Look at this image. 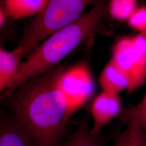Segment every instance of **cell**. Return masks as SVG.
Segmentation results:
<instances>
[{
  "label": "cell",
  "instance_id": "cell-16",
  "mask_svg": "<svg viewBox=\"0 0 146 146\" xmlns=\"http://www.w3.org/2000/svg\"><path fill=\"white\" fill-rule=\"evenodd\" d=\"M131 37L136 48L146 56V33H138Z\"/></svg>",
  "mask_w": 146,
  "mask_h": 146
},
{
  "label": "cell",
  "instance_id": "cell-17",
  "mask_svg": "<svg viewBox=\"0 0 146 146\" xmlns=\"http://www.w3.org/2000/svg\"><path fill=\"white\" fill-rule=\"evenodd\" d=\"M7 15L5 12V9L3 5V3L0 2V29L3 26L5 21V19L7 17Z\"/></svg>",
  "mask_w": 146,
  "mask_h": 146
},
{
  "label": "cell",
  "instance_id": "cell-10",
  "mask_svg": "<svg viewBox=\"0 0 146 146\" xmlns=\"http://www.w3.org/2000/svg\"><path fill=\"white\" fill-rule=\"evenodd\" d=\"M48 0H3L7 16L18 20L36 16L44 9Z\"/></svg>",
  "mask_w": 146,
  "mask_h": 146
},
{
  "label": "cell",
  "instance_id": "cell-18",
  "mask_svg": "<svg viewBox=\"0 0 146 146\" xmlns=\"http://www.w3.org/2000/svg\"><path fill=\"white\" fill-rule=\"evenodd\" d=\"M0 2H3V0H0Z\"/></svg>",
  "mask_w": 146,
  "mask_h": 146
},
{
  "label": "cell",
  "instance_id": "cell-2",
  "mask_svg": "<svg viewBox=\"0 0 146 146\" xmlns=\"http://www.w3.org/2000/svg\"><path fill=\"white\" fill-rule=\"evenodd\" d=\"M109 1L84 13L78 20L55 32L38 44L22 61L19 72L4 96H7L27 81L56 67L79 45L96 35L108 34L103 21Z\"/></svg>",
  "mask_w": 146,
  "mask_h": 146
},
{
  "label": "cell",
  "instance_id": "cell-13",
  "mask_svg": "<svg viewBox=\"0 0 146 146\" xmlns=\"http://www.w3.org/2000/svg\"><path fill=\"white\" fill-rule=\"evenodd\" d=\"M137 7V0H109L107 11L116 20L127 21Z\"/></svg>",
  "mask_w": 146,
  "mask_h": 146
},
{
  "label": "cell",
  "instance_id": "cell-12",
  "mask_svg": "<svg viewBox=\"0 0 146 146\" xmlns=\"http://www.w3.org/2000/svg\"><path fill=\"white\" fill-rule=\"evenodd\" d=\"M60 146H104L101 133L94 134L88 121H82L73 135Z\"/></svg>",
  "mask_w": 146,
  "mask_h": 146
},
{
  "label": "cell",
  "instance_id": "cell-8",
  "mask_svg": "<svg viewBox=\"0 0 146 146\" xmlns=\"http://www.w3.org/2000/svg\"><path fill=\"white\" fill-rule=\"evenodd\" d=\"M23 59L21 51L17 48L9 51L0 46V101L3 93L18 73Z\"/></svg>",
  "mask_w": 146,
  "mask_h": 146
},
{
  "label": "cell",
  "instance_id": "cell-3",
  "mask_svg": "<svg viewBox=\"0 0 146 146\" xmlns=\"http://www.w3.org/2000/svg\"><path fill=\"white\" fill-rule=\"evenodd\" d=\"M105 1L109 0H48L27 27L16 47L23 58L49 36L78 20L87 7Z\"/></svg>",
  "mask_w": 146,
  "mask_h": 146
},
{
  "label": "cell",
  "instance_id": "cell-15",
  "mask_svg": "<svg viewBox=\"0 0 146 146\" xmlns=\"http://www.w3.org/2000/svg\"><path fill=\"white\" fill-rule=\"evenodd\" d=\"M127 22L129 26L139 33H146V6L138 7Z\"/></svg>",
  "mask_w": 146,
  "mask_h": 146
},
{
  "label": "cell",
  "instance_id": "cell-14",
  "mask_svg": "<svg viewBox=\"0 0 146 146\" xmlns=\"http://www.w3.org/2000/svg\"><path fill=\"white\" fill-rule=\"evenodd\" d=\"M119 117L125 123L131 120H136L146 131V92L139 104L123 108Z\"/></svg>",
  "mask_w": 146,
  "mask_h": 146
},
{
  "label": "cell",
  "instance_id": "cell-5",
  "mask_svg": "<svg viewBox=\"0 0 146 146\" xmlns=\"http://www.w3.org/2000/svg\"><path fill=\"white\" fill-rule=\"evenodd\" d=\"M129 79L131 93L146 81V56L134 46L131 36L122 37L114 45L111 60Z\"/></svg>",
  "mask_w": 146,
  "mask_h": 146
},
{
  "label": "cell",
  "instance_id": "cell-7",
  "mask_svg": "<svg viewBox=\"0 0 146 146\" xmlns=\"http://www.w3.org/2000/svg\"><path fill=\"white\" fill-rule=\"evenodd\" d=\"M0 146L38 145L24 125L11 113L0 114Z\"/></svg>",
  "mask_w": 146,
  "mask_h": 146
},
{
  "label": "cell",
  "instance_id": "cell-4",
  "mask_svg": "<svg viewBox=\"0 0 146 146\" xmlns=\"http://www.w3.org/2000/svg\"><path fill=\"white\" fill-rule=\"evenodd\" d=\"M58 84L72 115L91 99L95 91L93 74L87 63L83 61L66 67Z\"/></svg>",
  "mask_w": 146,
  "mask_h": 146
},
{
  "label": "cell",
  "instance_id": "cell-9",
  "mask_svg": "<svg viewBox=\"0 0 146 146\" xmlns=\"http://www.w3.org/2000/svg\"><path fill=\"white\" fill-rule=\"evenodd\" d=\"M99 83L102 90L119 94L129 91L131 83L127 76L110 60L100 75Z\"/></svg>",
  "mask_w": 146,
  "mask_h": 146
},
{
  "label": "cell",
  "instance_id": "cell-1",
  "mask_svg": "<svg viewBox=\"0 0 146 146\" xmlns=\"http://www.w3.org/2000/svg\"><path fill=\"white\" fill-rule=\"evenodd\" d=\"M65 64L19 86L7 97L11 113L24 125L38 146H60L72 114L58 86Z\"/></svg>",
  "mask_w": 146,
  "mask_h": 146
},
{
  "label": "cell",
  "instance_id": "cell-6",
  "mask_svg": "<svg viewBox=\"0 0 146 146\" xmlns=\"http://www.w3.org/2000/svg\"><path fill=\"white\" fill-rule=\"evenodd\" d=\"M122 101L119 94L102 90L94 100L91 107L93 125L91 130L100 134L106 125L119 116L122 110Z\"/></svg>",
  "mask_w": 146,
  "mask_h": 146
},
{
  "label": "cell",
  "instance_id": "cell-11",
  "mask_svg": "<svg viewBox=\"0 0 146 146\" xmlns=\"http://www.w3.org/2000/svg\"><path fill=\"white\" fill-rule=\"evenodd\" d=\"M123 131L116 136L112 146H146V131L136 120L127 123Z\"/></svg>",
  "mask_w": 146,
  "mask_h": 146
}]
</instances>
